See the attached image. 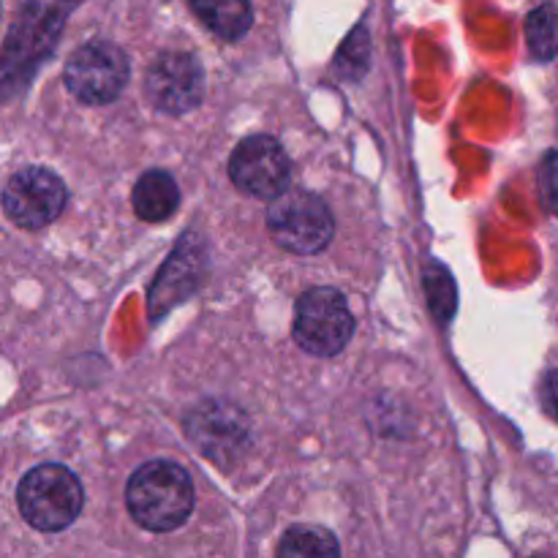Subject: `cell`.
Returning <instances> with one entry per match:
<instances>
[{"instance_id":"cell-1","label":"cell","mask_w":558,"mask_h":558,"mask_svg":"<svg viewBox=\"0 0 558 558\" xmlns=\"http://www.w3.org/2000/svg\"><path fill=\"white\" fill-rule=\"evenodd\" d=\"M125 505L134 521L147 532H174L194 510V488L183 466L172 461H150L136 469L125 488Z\"/></svg>"},{"instance_id":"cell-2","label":"cell","mask_w":558,"mask_h":558,"mask_svg":"<svg viewBox=\"0 0 558 558\" xmlns=\"http://www.w3.org/2000/svg\"><path fill=\"white\" fill-rule=\"evenodd\" d=\"M16 505L33 529L52 534L63 532L76 521L85 505V494L74 472L47 463L22 477L16 488Z\"/></svg>"},{"instance_id":"cell-3","label":"cell","mask_w":558,"mask_h":558,"mask_svg":"<svg viewBox=\"0 0 558 558\" xmlns=\"http://www.w3.org/2000/svg\"><path fill=\"white\" fill-rule=\"evenodd\" d=\"M267 229L281 248L308 256L330 245L336 223L319 196L303 189H287L272 199Z\"/></svg>"},{"instance_id":"cell-4","label":"cell","mask_w":558,"mask_h":558,"mask_svg":"<svg viewBox=\"0 0 558 558\" xmlns=\"http://www.w3.org/2000/svg\"><path fill=\"white\" fill-rule=\"evenodd\" d=\"M354 319L347 298L332 287L308 289L294 311V341L314 357H332L352 341Z\"/></svg>"},{"instance_id":"cell-5","label":"cell","mask_w":558,"mask_h":558,"mask_svg":"<svg viewBox=\"0 0 558 558\" xmlns=\"http://www.w3.org/2000/svg\"><path fill=\"white\" fill-rule=\"evenodd\" d=\"M63 80L82 104H109L129 82V60L114 44L90 41L71 54Z\"/></svg>"},{"instance_id":"cell-6","label":"cell","mask_w":558,"mask_h":558,"mask_svg":"<svg viewBox=\"0 0 558 558\" xmlns=\"http://www.w3.org/2000/svg\"><path fill=\"white\" fill-rule=\"evenodd\" d=\"M229 178L245 194L259 196V199H276L281 191L289 189L292 161L281 142L272 136H248L229 158Z\"/></svg>"},{"instance_id":"cell-7","label":"cell","mask_w":558,"mask_h":558,"mask_svg":"<svg viewBox=\"0 0 558 558\" xmlns=\"http://www.w3.org/2000/svg\"><path fill=\"white\" fill-rule=\"evenodd\" d=\"M65 185L44 167H27L5 183L3 210L16 227L44 229L63 213Z\"/></svg>"},{"instance_id":"cell-8","label":"cell","mask_w":558,"mask_h":558,"mask_svg":"<svg viewBox=\"0 0 558 558\" xmlns=\"http://www.w3.org/2000/svg\"><path fill=\"white\" fill-rule=\"evenodd\" d=\"M147 98L167 114H183L199 107L205 96V69L189 52L161 54L147 74Z\"/></svg>"},{"instance_id":"cell-9","label":"cell","mask_w":558,"mask_h":558,"mask_svg":"<svg viewBox=\"0 0 558 558\" xmlns=\"http://www.w3.org/2000/svg\"><path fill=\"white\" fill-rule=\"evenodd\" d=\"M189 436L216 463H232L248 445V423L229 403H205L189 417Z\"/></svg>"},{"instance_id":"cell-10","label":"cell","mask_w":558,"mask_h":558,"mask_svg":"<svg viewBox=\"0 0 558 558\" xmlns=\"http://www.w3.org/2000/svg\"><path fill=\"white\" fill-rule=\"evenodd\" d=\"M134 210L142 221H167L180 205V189L174 178L161 169H150L134 185Z\"/></svg>"},{"instance_id":"cell-11","label":"cell","mask_w":558,"mask_h":558,"mask_svg":"<svg viewBox=\"0 0 558 558\" xmlns=\"http://www.w3.org/2000/svg\"><path fill=\"white\" fill-rule=\"evenodd\" d=\"M202 22L223 41H238L254 22L251 0H189Z\"/></svg>"},{"instance_id":"cell-12","label":"cell","mask_w":558,"mask_h":558,"mask_svg":"<svg viewBox=\"0 0 558 558\" xmlns=\"http://www.w3.org/2000/svg\"><path fill=\"white\" fill-rule=\"evenodd\" d=\"M341 548H338L336 537H332L327 529L322 526H294L283 534L281 545H278V556H338Z\"/></svg>"},{"instance_id":"cell-13","label":"cell","mask_w":558,"mask_h":558,"mask_svg":"<svg viewBox=\"0 0 558 558\" xmlns=\"http://www.w3.org/2000/svg\"><path fill=\"white\" fill-rule=\"evenodd\" d=\"M529 49L537 60H554L558 54V14L550 3L539 5L526 20Z\"/></svg>"},{"instance_id":"cell-14","label":"cell","mask_w":558,"mask_h":558,"mask_svg":"<svg viewBox=\"0 0 558 558\" xmlns=\"http://www.w3.org/2000/svg\"><path fill=\"white\" fill-rule=\"evenodd\" d=\"M543 194H545V205H548L554 213H558V150L545 156Z\"/></svg>"},{"instance_id":"cell-15","label":"cell","mask_w":558,"mask_h":558,"mask_svg":"<svg viewBox=\"0 0 558 558\" xmlns=\"http://www.w3.org/2000/svg\"><path fill=\"white\" fill-rule=\"evenodd\" d=\"M539 398H543L545 412H548L554 420H558V368L550 371V374L543 379Z\"/></svg>"},{"instance_id":"cell-16","label":"cell","mask_w":558,"mask_h":558,"mask_svg":"<svg viewBox=\"0 0 558 558\" xmlns=\"http://www.w3.org/2000/svg\"><path fill=\"white\" fill-rule=\"evenodd\" d=\"M0 14H3V9H0Z\"/></svg>"}]
</instances>
